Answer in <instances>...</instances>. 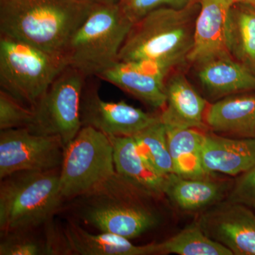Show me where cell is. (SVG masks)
I'll return each instance as SVG.
<instances>
[{
  "label": "cell",
  "mask_w": 255,
  "mask_h": 255,
  "mask_svg": "<svg viewBox=\"0 0 255 255\" xmlns=\"http://www.w3.org/2000/svg\"><path fill=\"white\" fill-rule=\"evenodd\" d=\"M199 9V3H194L184 9L162 6L152 10L132 24L119 61L140 64L166 78L185 66L194 46Z\"/></svg>",
  "instance_id": "cell-1"
},
{
  "label": "cell",
  "mask_w": 255,
  "mask_h": 255,
  "mask_svg": "<svg viewBox=\"0 0 255 255\" xmlns=\"http://www.w3.org/2000/svg\"><path fill=\"white\" fill-rule=\"evenodd\" d=\"M96 5L89 0H0V35L64 54Z\"/></svg>",
  "instance_id": "cell-2"
},
{
  "label": "cell",
  "mask_w": 255,
  "mask_h": 255,
  "mask_svg": "<svg viewBox=\"0 0 255 255\" xmlns=\"http://www.w3.org/2000/svg\"><path fill=\"white\" fill-rule=\"evenodd\" d=\"M60 169L21 171L1 179L0 231H26L48 223L59 209Z\"/></svg>",
  "instance_id": "cell-3"
},
{
  "label": "cell",
  "mask_w": 255,
  "mask_h": 255,
  "mask_svg": "<svg viewBox=\"0 0 255 255\" xmlns=\"http://www.w3.org/2000/svg\"><path fill=\"white\" fill-rule=\"evenodd\" d=\"M133 22L120 4H97L69 41V66L88 78L100 76L117 62Z\"/></svg>",
  "instance_id": "cell-4"
},
{
  "label": "cell",
  "mask_w": 255,
  "mask_h": 255,
  "mask_svg": "<svg viewBox=\"0 0 255 255\" xmlns=\"http://www.w3.org/2000/svg\"><path fill=\"white\" fill-rule=\"evenodd\" d=\"M68 65L63 53L0 35V90L31 110Z\"/></svg>",
  "instance_id": "cell-5"
},
{
  "label": "cell",
  "mask_w": 255,
  "mask_h": 255,
  "mask_svg": "<svg viewBox=\"0 0 255 255\" xmlns=\"http://www.w3.org/2000/svg\"><path fill=\"white\" fill-rule=\"evenodd\" d=\"M132 187L116 174L105 184L86 195L80 209L84 222L100 232L134 239L158 224L157 214L139 200Z\"/></svg>",
  "instance_id": "cell-6"
},
{
  "label": "cell",
  "mask_w": 255,
  "mask_h": 255,
  "mask_svg": "<svg viewBox=\"0 0 255 255\" xmlns=\"http://www.w3.org/2000/svg\"><path fill=\"white\" fill-rule=\"evenodd\" d=\"M117 174L113 146L108 135L83 127L65 146L60 169V191L63 199L82 196L102 187Z\"/></svg>",
  "instance_id": "cell-7"
},
{
  "label": "cell",
  "mask_w": 255,
  "mask_h": 255,
  "mask_svg": "<svg viewBox=\"0 0 255 255\" xmlns=\"http://www.w3.org/2000/svg\"><path fill=\"white\" fill-rule=\"evenodd\" d=\"M86 80L79 70L68 65L32 109L33 117L26 127L28 130L37 135L59 137L65 147L82 127L80 102Z\"/></svg>",
  "instance_id": "cell-8"
},
{
  "label": "cell",
  "mask_w": 255,
  "mask_h": 255,
  "mask_svg": "<svg viewBox=\"0 0 255 255\" xmlns=\"http://www.w3.org/2000/svg\"><path fill=\"white\" fill-rule=\"evenodd\" d=\"M64 145L53 135H37L27 128L7 129L0 133V178L21 171L60 168Z\"/></svg>",
  "instance_id": "cell-9"
},
{
  "label": "cell",
  "mask_w": 255,
  "mask_h": 255,
  "mask_svg": "<svg viewBox=\"0 0 255 255\" xmlns=\"http://www.w3.org/2000/svg\"><path fill=\"white\" fill-rule=\"evenodd\" d=\"M82 127H90L113 136H135L160 116L144 112L128 105L124 101L107 102L101 98L99 87L85 81L80 102Z\"/></svg>",
  "instance_id": "cell-10"
},
{
  "label": "cell",
  "mask_w": 255,
  "mask_h": 255,
  "mask_svg": "<svg viewBox=\"0 0 255 255\" xmlns=\"http://www.w3.org/2000/svg\"><path fill=\"white\" fill-rule=\"evenodd\" d=\"M203 231L235 255H255V214L248 206L227 204L204 214Z\"/></svg>",
  "instance_id": "cell-11"
},
{
  "label": "cell",
  "mask_w": 255,
  "mask_h": 255,
  "mask_svg": "<svg viewBox=\"0 0 255 255\" xmlns=\"http://www.w3.org/2000/svg\"><path fill=\"white\" fill-rule=\"evenodd\" d=\"M190 65L201 88L212 100L255 92L254 74L226 50L206 55Z\"/></svg>",
  "instance_id": "cell-12"
},
{
  "label": "cell",
  "mask_w": 255,
  "mask_h": 255,
  "mask_svg": "<svg viewBox=\"0 0 255 255\" xmlns=\"http://www.w3.org/2000/svg\"><path fill=\"white\" fill-rule=\"evenodd\" d=\"M165 94V105L159 116L166 127L208 129L205 114L209 104L196 91L181 68L167 75Z\"/></svg>",
  "instance_id": "cell-13"
},
{
  "label": "cell",
  "mask_w": 255,
  "mask_h": 255,
  "mask_svg": "<svg viewBox=\"0 0 255 255\" xmlns=\"http://www.w3.org/2000/svg\"><path fill=\"white\" fill-rule=\"evenodd\" d=\"M98 78L110 82L152 108L162 110L165 105L166 77L154 69L119 61Z\"/></svg>",
  "instance_id": "cell-14"
},
{
  "label": "cell",
  "mask_w": 255,
  "mask_h": 255,
  "mask_svg": "<svg viewBox=\"0 0 255 255\" xmlns=\"http://www.w3.org/2000/svg\"><path fill=\"white\" fill-rule=\"evenodd\" d=\"M202 162L208 174L220 172L240 175L255 166V137H223L206 132L202 147Z\"/></svg>",
  "instance_id": "cell-15"
},
{
  "label": "cell",
  "mask_w": 255,
  "mask_h": 255,
  "mask_svg": "<svg viewBox=\"0 0 255 255\" xmlns=\"http://www.w3.org/2000/svg\"><path fill=\"white\" fill-rule=\"evenodd\" d=\"M113 146L114 167L126 182L148 196L164 194L166 177L138 150L132 136L108 135Z\"/></svg>",
  "instance_id": "cell-16"
},
{
  "label": "cell",
  "mask_w": 255,
  "mask_h": 255,
  "mask_svg": "<svg viewBox=\"0 0 255 255\" xmlns=\"http://www.w3.org/2000/svg\"><path fill=\"white\" fill-rule=\"evenodd\" d=\"M208 129L236 137H255V92L228 96L209 105Z\"/></svg>",
  "instance_id": "cell-17"
},
{
  "label": "cell",
  "mask_w": 255,
  "mask_h": 255,
  "mask_svg": "<svg viewBox=\"0 0 255 255\" xmlns=\"http://www.w3.org/2000/svg\"><path fill=\"white\" fill-rule=\"evenodd\" d=\"M64 238L67 250L73 255H155L154 243L137 246L128 238L113 233L101 232L100 234H92L73 221L67 223Z\"/></svg>",
  "instance_id": "cell-18"
},
{
  "label": "cell",
  "mask_w": 255,
  "mask_h": 255,
  "mask_svg": "<svg viewBox=\"0 0 255 255\" xmlns=\"http://www.w3.org/2000/svg\"><path fill=\"white\" fill-rule=\"evenodd\" d=\"M200 5L196 18L194 46L188 63L226 50L224 33L226 20L236 0H195Z\"/></svg>",
  "instance_id": "cell-19"
},
{
  "label": "cell",
  "mask_w": 255,
  "mask_h": 255,
  "mask_svg": "<svg viewBox=\"0 0 255 255\" xmlns=\"http://www.w3.org/2000/svg\"><path fill=\"white\" fill-rule=\"evenodd\" d=\"M224 46L233 58L252 72L255 63L254 5L236 2L231 6L225 27Z\"/></svg>",
  "instance_id": "cell-20"
},
{
  "label": "cell",
  "mask_w": 255,
  "mask_h": 255,
  "mask_svg": "<svg viewBox=\"0 0 255 255\" xmlns=\"http://www.w3.org/2000/svg\"><path fill=\"white\" fill-rule=\"evenodd\" d=\"M166 130L174 173L184 177H208L209 174L202 162V147L206 132L189 128L166 127Z\"/></svg>",
  "instance_id": "cell-21"
},
{
  "label": "cell",
  "mask_w": 255,
  "mask_h": 255,
  "mask_svg": "<svg viewBox=\"0 0 255 255\" xmlns=\"http://www.w3.org/2000/svg\"><path fill=\"white\" fill-rule=\"evenodd\" d=\"M223 184L205 178L184 177L175 173L166 177L164 194L183 211H198L212 205L223 196Z\"/></svg>",
  "instance_id": "cell-22"
},
{
  "label": "cell",
  "mask_w": 255,
  "mask_h": 255,
  "mask_svg": "<svg viewBox=\"0 0 255 255\" xmlns=\"http://www.w3.org/2000/svg\"><path fill=\"white\" fill-rule=\"evenodd\" d=\"M155 255H233L232 252L215 241L203 231L199 223L160 243H154Z\"/></svg>",
  "instance_id": "cell-23"
},
{
  "label": "cell",
  "mask_w": 255,
  "mask_h": 255,
  "mask_svg": "<svg viewBox=\"0 0 255 255\" xmlns=\"http://www.w3.org/2000/svg\"><path fill=\"white\" fill-rule=\"evenodd\" d=\"M133 137L139 151L158 172L164 176L174 173L167 130L161 119Z\"/></svg>",
  "instance_id": "cell-24"
},
{
  "label": "cell",
  "mask_w": 255,
  "mask_h": 255,
  "mask_svg": "<svg viewBox=\"0 0 255 255\" xmlns=\"http://www.w3.org/2000/svg\"><path fill=\"white\" fill-rule=\"evenodd\" d=\"M26 231L4 233L0 243V255H55L56 251L51 244H43L28 236Z\"/></svg>",
  "instance_id": "cell-25"
},
{
  "label": "cell",
  "mask_w": 255,
  "mask_h": 255,
  "mask_svg": "<svg viewBox=\"0 0 255 255\" xmlns=\"http://www.w3.org/2000/svg\"><path fill=\"white\" fill-rule=\"evenodd\" d=\"M33 110L0 90V129L26 128L31 124Z\"/></svg>",
  "instance_id": "cell-26"
},
{
  "label": "cell",
  "mask_w": 255,
  "mask_h": 255,
  "mask_svg": "<svg viewBox=\"0 0 255 255\" xmlns=\"http://www.w3.org/2000/svg\"><path fill=\"white\" fill-rule=\"evenodd\" d=\"M196 2L195 0H122L121 8L132 22L138 21L152 10L162 6L181 9Z\"/></svg>",
  "instance_id": "cell-27"
},
{
  "label": "cell",
  "mask_w": 255,
  "mask_h": 255,
  "mask_svg": "<svg viewBox=\"0 0 255 255\" xmlns=\"http://www.w3.org/2000/svg\"><path fill=\"white\" fill-rule=\"evenodd\" d=\"M228 202L255 207V166L240 174L232 188Z\"/></svg>",
  "instance_id": "cell-28"
},
{
  "label": "cell",
  "mask_w": 255,
  "mask_h": 255,
  "mask_svg": "<svg viewBox=\"0 0 255 255\" xmlns=\"http://www.w3.org/2000/svg\"><path fill=\"white\" fill-rule=\"evenodd\" d=\"M96 4L114 5L118 4L122 0H89Z\"/></svg>",
  "instance_id": "cell-29"
},
{
  "label": "cell",
  "mask_w": 255,
  "mask_h": 255,
  "mask_svg": "<svg viewBox=\"0 0 255 255\" xmlns=\"http://www.w3.org/2000/svg\"><path fill=\"white\" fill-rule=\"evenodd\" d=\"M236 2L245 3L255 6V0H236Z\"/></svg>",
  "instance_id": "cell-30"
},
{
  "label": "cell",
  "mask_w": 255,
  "mask_h": 255,
  "mask_svg": "<svg viewBox=\"0 0 255 255\" xmlns=\"http://www.w3.org/2000/svg\"><path fill=\"white\" fill-rule=\"evenodd\" d=\"M252 72H253V74L255 75V63L254 65V67H253V70H252Z\"/></svg>",
  "instance_id": "cell-31"
}]
</instances>
